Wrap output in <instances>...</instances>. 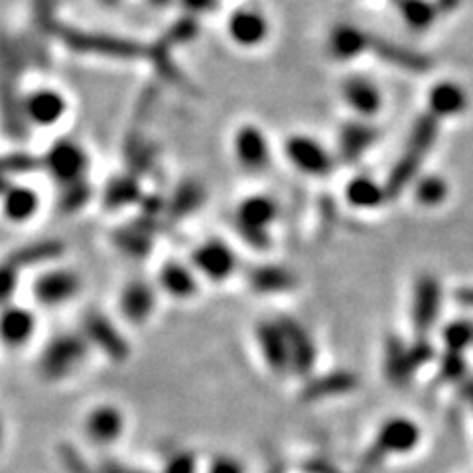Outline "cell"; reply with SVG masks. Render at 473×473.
<instances>
[{"label": "cell", "instance_id": "6da1fadb", "mask_svg": "<svg viewBox=\"0 0 473 473\" xmlns=\"http://www.w3.org/2000/svg\"><path fill=\"white\" fill-rule=\"evenodd\" d=\"M92 354L79 328L62 329L44 341L36 359V373L48 385H62L83 369Z\"/></svg>", "mask_w": 473, "mask_h": 473}, {"label": "cell", "instance_id": "7a4b0ae2", "mask_svg": "<svg viewBox=\"0 0 473 473\" xmlns=\"http://www.w3.org/2000/svg\"><path fill=\"white\" fill-rule=\"evenodd\" d=\"M120 324L123 321L115 320L105 310L89 308L79 321V331L93 354L105 357L113 365H127L133 357V341Z\"/></svg>", "mask_w": 473, "mask_h": 473}, {"label": "cell", "instance_id": "3957f363", "mask_svg": "<svg viewBox=\"0 0 473 473\" xmlns=\"http://www.w3.org/2000/svg\"><path fill=\"white\" fill-rule=\"evenodd\" d=\"M438 136V118L434 115H422L416 118L415 127L410 130L408 143L402 150L399 162L392 166L387 180V196L397 197L402 194L410 180L418 174V170L425 162V158L436 143Z\"/></svg>", "mask_w": 473, "mask_h": 473}, {"label": "cell", "instance_id": "277c9868", "mask_svg": "<svg viewBox=\"0 0 473 473\" xmlns=\"http://www.w3.org/2000/svg\"><path fill=\"white\" fill-rule=\"evenodd\" d=\"M83 278L72 267L52 265L39 270L32 283V298L36 306L46 310H59L79 296Z\"/></svg>", "mask_w": 473, "mask_h": 473}, {"label": "cell", "instance_id": "5b68a950", "mask_svg": "<svg viewBox=\"0 0 473 473\" xmlns=\"http://www.w3.org/2000/svg\"><path fill=\"white\" fill-rule=\"evenodd\" d=\"M278 217V204L268 196H249L235 209V225L247 245L267 249L270 245V225Z\"/></svg>", "mask_w": 473, "mask_h": 473}, {"label": "cell", "instance_id": "8992f818", "mask_svg": "<svg viewBox=\"0 0 473 473\" xmlns=\"http://www.w3.org/2000/svg\"><path fill=\"white\" fill-rule=\"evenodd\" d=\"M420 432L415 422L407 418H390L379 430V436L373 442L365 456L361 458L355 473H371L387 454H405L418 444Z\"/></svg>", "mask_w": 473, "mask_h": 473}, {"label": "cell", "instance_id": "52a82bcc", "mask_svg": "<svg viewBox=\"0 0 473 473\" xmlns=\"http://www.w3.org/2000/svg\"><path fill=\"white\" fill-rule=\"evenodd\" d=\"M188 263L194 267L201 280L211 285H221L237 273L239 258L227 241L211 237L201 241L189 253Z\"/></svg>", "mask_w": 473, "mask_h": 473}, {"label": "cell", "instance_id": "ba28073f", "mask_svg": "<svg viewBox=\"0 0 473 473\" xmlns=\"http://www.w3.org/2000/svg\"><path fill=\"white\" fill-rule=\"evenodd\" d=\"M160 302L156 283L146 278H130L120 286L117 296L118 320L128 328H143L154 318Z\"/></svg>", "mask_w": 473, "mask_h": 473}, {"label": "cell", "instance_id": "9c48e42d", "mask_svg": "<svg viewBox=\"0 0 473 473\" xmlns=\"http://www.w3.org/2000/svg\"><path fill=\"white\" fill-rule=\"evenodd\" d=\"M128 418L117 402H97L83 416V436L95 448H113L127 434Z\"/></svg>", "mask_w": 473, "mask_h": 473}, {"label": "cell", "instance_id": "30bf717a", "mask_svg": "<svg viewBox=\"0 0 473 473\" xmlns=\"http://www.w3.org/2000/svg\"><path fill=\"white\" fill-rule=\"evenodd\" d=\"M257 354L265 369L275 377L290 375V354L285 329L278 318L258 320L253 329Z\"/></svg>", "mask_w": 473, "mask_h": 473}, {"label": "cell", "instance_id": "8fae6325", "mask_svg": "<svg viewBox=\"0 0 473 473\" xmlns=\"http://www.w3.org/2000/svg\"><path fill=\"white\" fill-rule=\"evenodd\" d=\"M434 357V347L428 341H416L410 349L405 347V344L399 337H389L387 341V359H385V369L387 377L395 385H405V382L416 373V371L428 364Z\"/></svg>", "mask_w": 473, "mask_h": 473}, {"label": "cell", "instance_id": "7c38bea8", "mask_svg": "<svg viewBox=\"0 0 473 473\" xmlns=\"http://www.w3.org/2000/svg\"><path fill=\"white\" fill-rule=\"evenodd\" d=\"M280 326L285 329V336L288 341V354H290V375L308 379L311 377V371L316 367L318 349L316 341L311 337L308 328L292 316H278Z\"/></svg>", "mask_w": 473, "mask_h": 473}, {"label": "cell", "instance_id": "4fadbf2b", "mask_svg": "<svg viewBox=\"0 0 473 473\" xmlns=\"http://www.w3.org/2000/svg\"><path fill=\"white\" fill-rule=\"evenodd\" d=\"M204 280L194 270L189 263L178 258H168L158 268L156 275V286L160 294L172 298L176 302H189L194 300Z\"/></svg>", "mask_w": 473, "mask_h": 473}, {"label": "cell", "instance_id": "5bb4252c", "mask_svg": "<svg viewBox=\"0 0 473 473\" xmlns=\"http://www.w3.org/2000/svg\"><path fill=\"white\" fill-rule=\"evenodd\" d=\"M285 153L290 164L308 176L324 178L334 170V158L329 156L328 150L318 140L310 136H290L285 143Z\"/></svg>", "mask_w": 473, "mask_h": 473}, {"label": "cell", "instance_id": "9a60e30c", "mask_svg": "<svg viewBox=\"0 0 473 473\" xmlns=\"http://www.w3.org/2000/svg\"><path fill=\"white\" fill-rule=\"evenodd\" d=\"M38 316L32 308L13 302L0 308V346L6 349H22L34 339Z\"/></svg>", "mask_w": 473, "mask_h": 473}, {"label": "cell", "instance_id": "2e32d148", "mask_svg": "<svg viewBox=\"0 0 473 473\" xmlns=\"http://www.w3.org/2000/svg\"><path fill=\"white\" fill-rule=\"evenodd\" d=\"M233 154L237 164L250 174H260L270 166V146L267 135L257 125H243L233 135Z\"/></svg>", "mask_w": 473, "mask_h": 473}, {"label": "cell", "instance_id": "e0dca14e", "mask_svg": "<svg viewBox=\"0 0 473 473\" xmlns=\"http://www.w3.org/2000/svg\"><path fill=\"white\" fill-rule=\"evenodd\" d=\"M46 168L59 184L72 186L82 182L87 168V154L74 140H59L48 150Z\"/></svg>", "mask_w": 473, "mask_h": 473}, {"label": "cell", "instance_id": "ac0fdd59", "mask_svg": "<svg viewBox=\"0 0 473 473\" xmlns=\"http://www.w3.org/2000/svg\"><path fill=\"white\" fill-rule=\"evenodd\" d=\"M227 34L239 48H257L267 42L270 24L257 8H237L227 20Z\"/></svg>", "mask_w": 473, "mask_h": 473}, {"label": "cell", "instance_id": "d6986e66", "mask_svg": "<svg viewBox=\"0 0 473 473\" xmlns=\"http://www.w3.org/2000/svg\"><path fill=\"white\" fill-rule=\"evenodd\" d=\"M67 110L66 97L49 87L34 89L22 101V115L36 127H54Z\"/></svg>", "mask_w": 473, "mask_h": 473}, {"label": "cell", "instance_id": "ffe728a7", "mask_svg": "<svg viewBox=\"0 0 473 473\" xmlns=\"http://www.w3.org/2000/svg\"><path fill=\"white\" fill-rule=\"evenodd\" d=\"M66 44L74 49V52L82 54H95V56H107V57H135L140 49L135 42L123 38L103 36V34H83L72 30V32L64 34Z\"/></svg>", "mask_w": 473, "mask_h": 473}, {"label": "cell", "instance_id": "44dd1931", "mask_svg": "<svg viewBox=\"0 0 473 473\" xmlns=\"http://www.w3.org/2000/svg\"><path fill=\"white\" fill-rule=\"evenodd\" d=\"M247 288L257 296H276L286 294L298 286V278L290 268L283 265H257L245 276Z\"/></svg>", "mask_w": 473, "mask_h": 473}, {"label": "cell", "instance_id": "7402d4cb", "mask_svg": "<svg viewBox=\"0 0 473 473\" xmlns=\"http://www.w3.org/2000/svg\"><path fill=\"white\" fill-rule=\"evenodd\" d=\"M359 385L357 375L351 371H331L326 375H311L304 381V385L300 389V400L302 402H318L331 397H341L347 392L355 390Z\"/></svg>", "mask_w": 473, "mask_h": 473}, {"label": "cell", "instance_id": "603a6c76", "mask_svg": "<svg viewBox=\"0 0 473 473\" xmlns=\"http://www.w3.org/2000/svg\"><path fill=\"white\" fill-rule=\"evenodd\" d=\"M440 283L430 275L418 278L415 290V306H412V324L418 336H426L434 326L440 310Z\"/></svg>", "mask_w": 473, "mask_h": 473}, {"label": "cell", "instance_id": "cb8c5ba5", "mask_svg": "<svg viewBox=\"0 0 473 473\" xmlns=\"http://www.w3.org/2000/svg\"><path fill=\"white\" fill-rule=\"evenodd\" d=\"M371 52H373L377 57H381L382 62L405 69V72L410 74H425L432 69V59L425 54L416 52V49H410L402 44L390 42V39L385 38H373L371 36Z\"/></svg>", "mask_w": 473, "mask_h": 473}, {"label": "cell", "instance_id": "d4e9b609", "mask_svg": "<svg viewBox=\"0 0 473 473\" xmlns=\"http://www.w3.org/2000/svg\"><path fill=\"white\" fill-rule=\"evenodd\" d=\"M64 253H66V245L59 239H39L14 249L6 258L13 260V263L24 273L28 268L39 267V270H44L48 267L56 265Z\"/></svg>", "mask_w": 473, "mask_h": 473}, {"label": "cell", "instance_id": "484cf974", "mask_svg": "<svg viewBox=\"0 0 473 473\" xmlns=\"http://www.w3.org/2000/svg\"><path fill=\"white\" fill-rule=\"evenodd\" d=\"M371 48V36L354 24H337L328 38V52L337 62H347Z\"/></svg>", "mask_w": 473, "mask_h": 473}, {"label": "cell", "instance_id": "4316f807", "mask_svg": "<svg viewBox=\"0 0 473 473\" xmlns=\"http://www.w3.org/2000/svg\"><path fill=\"white\" fill-rule=\"evenodd\" d=\"M341 95H344L346 103L354 109L355 113L364 117L379 113V109L382 105L379 87L371 82V79L361 75L347 77L344 82V87H341Z\"/></svg>", "mask_w": 473, "mask_h": 473}, {"label": "cell", "instance_id": "83f0119b", "mask_svg": "<svg viewBox=\"0 0 473 473\" xmlns=\"http://www.w3.org/2000/svg\"><path fill=\"white\" fill-rule=\"evenodd\" d=\"M379 133L375 127L367 123H347L341 127L339 133V156L344 162L354 164L375 145Z\"/></svg>", "mask_w": 473, "mask_h": 473}, {"label": "cell", "instance_id": "f1b7e54d", "mask_svg": "<svg viewBox=\"0 0 473 473\" xmlns=\"http://www.w3.org/2000/svg\"><path fill=\"white\" fill-rule=\"evenodd\" d=\"M39 211V197L26 186H10L3 196V215L10 223L22 225Z\"/></svg>", "mask_w": 473, "mask_h": 473}, {"label": "cell", "instance_id": "f546056e", "mask_svg": "<svg viewBox=\"0 0 473 473\" xmlns=\"http://www.w3.org/2000/svg\"><path fill=\"white\" fill-rule=\"evenodd\" d=\"M468 107V95L458 83H438L430 92V109L434 117L461 115Z\"/></svg>", "mask_w": 473, "mask_h": 473}, {"label": "cell", "instance_id": "4dcf8cb0", "mask_svg": "<svg viewBox=\"0 0 473 473\" xmlns=\"http://www.w3.org/2000/svg\"><path fill=\"white\" fill-rule=\"evenodd\" d=\"M346 197L354 207L359 209H373L379 207L382 201H385L387 189L379 186L375 180H371L367 176L354 178L346 188Z\"/></svg>", "mask_w": 473, "mask_h": 473}, {"label": "cell", "instance_id": "1f68e13d", "mask_svg": "<svg viewBox=\"0 0 473 473\" xmlns=\"http://www.w3.org/2000/svg\"><path fill=\"white\" fill-rule=\"evenodd\" d=\"M392 4L399 8L407 26L416 30V32H425L440 16L438 8L432 0H392Z\"/></svg>", "mask_w": 473, "mask_h": 473}, {"label": "cell", "instance_id": "d6a6232c", "mask_svg": "<svg viewBox=\"0 0 473 473\" xmlns=\"http://www.w3.org/2000/svg\"><path fill=\"white\" fill-rule=\"evenodd\" d=\"M158 473H204V461L194 448H178L166 456Z\"/></svg>", "mask_w": 473, "mask_h": 473}, {"label": "cell", "instance_id": "836d02e7", "mask_svg": "<svg viewBox=\"0 0 473 473\" xmlns=\"http://www.w3.org/2000/svg\"><path fill=\"white\" fill-rule=\"evenodd\" d=\"M20 278H22V270H20L13 260H0V308L16 302L14 298L20 288Z\"/></svg>", "mask_w": 473, "mask_h": 473}, {"label": "cell", "instance_id": "e575fe53", "mask_svg": "<svg viewBox=\"0 0 473 473\" xmlns=\"http://www.w3.org/2000/svg\"><path fill=\"white\" fill-rule=\"evenodd\" d=\"M415 194H416V199L420 201L422 206L434 207V206L442 204V201L446 199L448 184L442 178H438V176H426V178H422L420 182L416 184Z\"/></svg>", "mask_w": 473, "mask_h": 473}, {"label": "cell", "instance_id": "d590c367", "mask_svg": "<svg viewBox=\"0 0 473 473\" xmlns=\"http://www.w3.org/2000/svg\"><path fill=\"white\" fill-rule=\"evenodd\" d=\"M204 473H249L243 458L233 451H215L204 461Z\"/></svg>", "mask_w": 473, "mask_h": 473}, {"label": "cell", "instance_id": "8d00e7d4", "mask_svg": "<svg viewBox=\"0 0 473 473\" xmlns=\"http://www.w3.org/2000/svg\"><path fill=\"white\" fill-rule=\"evenodd\" d=\"M444 341L451 351H464L473 344V324L466 320L454 321L444 329Z\"/></svg>", "mask_w": 473, "mask_h": 473}, {"label": "cell", "instance_id": "74e56055", "mask_svg": "<svg viewBox=\"0 0 473 473\" xmlns=\"http://www.w3.org/2000/svg\"><path fill=\"white\" fill-rule=\"evenodd\" d=\"M120 249L125 250V255H130V257H136V258H143L148 255V247H150V239L148 235L145 233V231L140 229H135V231H123L117 237Z\"/></svg>", "mask_w": 473, "mask_h": 473}, {"label": "cell", "instance_id": "f35d334b", "mask_svg": "<svg viewBox=\"0 0 473 473\" xmlns=\"http://www.w3.org/2000/svg\"><path fill=\"white\" fill-rule=\"evenodd\" d=\"M57 456L59 461H62V466L67 469V473H101L99 466L89 464V461L69 444L59 446Z\"/></svg>", "mask_w": 473, "mask_h": 473}, {"label": "cell", "instance_id": "ab89813d", "mask_svg": "<svg viewBox=\"0 0 473 473\" xmlns=\"http://www.w3.org/2000/svg\"><path fill=\"white\" fill-rule=\"evenodd\" d=\"M440 373L448 381H461L466 375V361L461 351H451L448 349V354L442 359Z\"/></svg>", "mask_w": 473, "mask_h": 473}, {"label": "cell", "instance_id": "60d3db41", "mask_svg": "<svg viewBox=\"0 0 473 473\" xmlns=\"http://www.w3.org/2000/svg\"><path fill=\"white\" fill-rule=\"evenodd\" d=\"M101 473H158V471H150L145 468H136V466H130V464H123V461H103V464H99Z\"/></svg>", "mask_w": 473, "mask_h": 473}, {"label": "cell", "instance_id": "b9f144b4", "mask_svg": "<svg viewBox=\"0 0 473 473\" xmlns=\"http://www.w3.org/2000/svg\"><path fill=\"white\" fill-rule=\"evenodd\" d=\"M306 473H337V469L329 464V461L321 458H311L304 464Z\"/></svg>", "mask_w": 473, "mask_h": 473}, {"label": "cell", "instance_id": "7bdbcfd3", "mask_svg": "<svg viewBox=\"0 0 473 473\" xmlns=\"http://www.w3.org/2000/svg\"><path fill=\"white\" fill-rule=\"evenodd\" d=\"M182 3L191 13H209L215 8L217 0H182Z\"/></svg>", "mask_w": 473, "mask_h": 473}, {"label": "cell", "instance_id": "ee69618b", "mask_svg": "<svg viewBox=\"0 0 473 473\" xmlns=\"http://www.w3.org/2000/svg\"><path fill=\"white\" fill-rule=\"evenodd\" d=\"M434 4L440 14H448L454 13V10L460 6V0H434Z\"/></svg>", "mask_w": 473, "mask_h": 473}, {"label": "cell", "instance_id": "f6af8a7d", "mask_svg": "<svg viewBox=\"0 0 473 473\" xmlns=\"http://www.w3.org/2000/svg\"><path fill=\"white\" fill-rule=\"evenodd\" d=\"M458 300L461 302V304L473 308V288H461L458 292Z\"/></svg>", "mask_w": 473, "mask_h": 473}, {"label": "cell", "instance_id": "bcb514c9", "mask_svg": "<svg viewBox=\"0 0 473 473\" xmlns=\"http://www.w3.org/2000/svg\"><path fill=\"white\" fill-rule=\"evenodd\" d=\"M461 392H464L466 400L473 407V379L464 381V385H461Z\"/></svg>", "mask_w": 473, "mask_h": 473}, {"label": "cell", "instance_id": "7dc6e473", "mask_svg": "<svg viewBox=\"0 0 473 473\" xmlns=\"http://www.w3.org/2000/svg\"><path fill=\"white\" fill-rule=\"evenodd\" d=\"M4 442H6V425H4L3 415H0V450H3Z\"/></svg>", "mask_w": 473, "mask_h": 473}, {"label": "cell", "instance_id": "c3c4849f", "mask_svg": "<svg viewBox=\"0 0 473 473\" xmlns=\"http://www.w3.org/2000/svg\"><path fill=\"white\" fill-rule=\"evenodd\" d=\"M267 473H285L283 469H280V468H273V469H270V471H267Z\"/></svg>", "mask_w": 473, "mask_h": 473}]
</instances>
